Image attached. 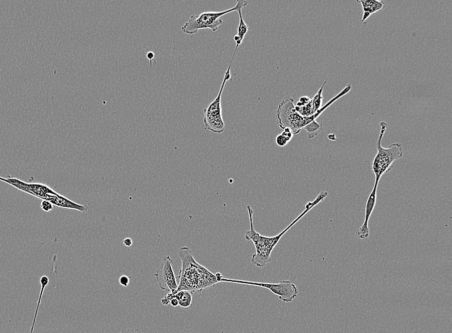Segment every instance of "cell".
I'll use <instances>...</instances> for the list:
<instances>
[{
	"label": "cell",
	"mask_w": 452,
	"mask_h": 333,
	"mask_svg": "<svg viewBox=\"0 0 452 333\" xmlns=\"http://www.w3.org/2000/svg\"><path fill=\"white\" fill-rule=\"evenodd\" d=\"M377 187L378 185L374 184L373 190L370 193L368 199H367L366 205H365V221L364 224L356 232L359 239H367L369 236V220L373 212L374 207H375L376 196H377Z\"/></svg>",
	"instance_id": "10"
},
{
	"label": "cell",
	"mask_w": 452,
	"mask_h": 333,
	"mask_svg": "<svg viewBox=\"0 0 452 333\" xmlns=\"http://www.w3.org/2000/svg\"><path fill=\"white\" fill-rule=\"evenodd\" d=\"M281 134H282L283 136H285L289 142L291 141V140L294 136L293 133H292V131L290 130V129L289 128H285L284 130H283V132L281 133Z\"/></svg>",
	"instance_id": "19"
},
{
	"label": "cell",
	"mask_w": 452,
	"mask_h": 333,
	"mask_svg": "<svg viewBox=\"0 0 452 333\" xmlns=\"http://www.w3.org/2000/svg\"><path fill=\"white\" fill-rule=\"evenodd\" d=\"M129 281L130 279L127 276H121L119 279V283L124 287H127L128 284H129Z\"/></svg>",
	"instance_id": "21"
},
{
	"label": "cell",
	"mask_w": 452,
	"mask_h": 333,
	"mask_svg": "<svg viewBox=\"0 0 452 333\" xmlns=\"http://www.w3.org/2000/svg\"><path fill=\"white\" fill-rule=\"evenodd\" d=\"M290 142L282 134L278 135L276 138V143L280 147H285Z\"/></svg>",
	"instance_id": "17"
},
{
	"label": "cell",
	"mask_w": 452,
	"mask_h": 333,
	"mask_svg": "<svg viewBox=\"0 0 452 333\" xmlns=\"http://www.w3.org/2000/svg\"><path fill=\"white\" fill-rule=\"evenodd\" d=\"M46 201H49L53 205L58 206L60 208H65L79 211L82 213H86L89 210L87 206L79 205L74 201L66 198L61 194L50 195L49 196L44 199Z\"/></svg>",
	"instance_id": "11"
},
{
	"label": "cell",
	"mask_w": 452,
	"mask_h": 333,
	"mask_svg": "<svg viewBox=\"0 0 452 333\" xmlns=\"http://www.w3.org/2000/svg\"><path fill=\"white\" fill-rule=\"evenodd\" d=\"M237 1L238 2L239 6L236 12H238L239 17H240V23H239L238 25V33H237V35H234L233 38L234 41H235L236 44L234 53H236L237 49H238L239 46L241 45V44L242 43L245 35L247 34L248 31H249V27H248L247 24L245 23L244 20L243 19L242 15H241V10L247 5L248 2L244 1V0H238Z\"/></svg>",
	"instance_id": "13"
},
{
	"label": "cell",
	"mask_w": 452,
	"mask_h": 333,
	"mask_svg": "<svg viewBox=\"0 0 452 333\" xmlns=\"http://www.w3.org/2000/svg\"><path fill=\"white\" fill-rule=\"evenodd\" d=\"M176 298L179 302V306L183 309H188L192 305V293L190 291L181 290L176 293L170 292L167 296L161 299L163 305H168L170 304V300Z\"/></svg>",
	"instance_id": "12"
},
{
	"label": "cell",
	"mask_w": 452,
	"mask_h": 333,
	"mask_svg": "<svg viewBox=\"0 0 452 333\" xmlns=\"http://www.w3.org/2000/svg\"><path fill=\"white\" fill-rule=\"evenodd\" d=\"M172 259L169 256L164 257L162 263L154 276L161 290L175 292L178 288L176 277L172 268Z\"/></svg>",
	"instance_id": "9"
},
{
	"label": "cell",
	"mask_w": 452,
	"mask_h": 333,
	"mask_svg": "<svg viewBox=\"0 0 452 333\" xmlns=\"http://www.w3.org/2000/svg\"><path fill=\"white\" fill-rule=\"evenodd\" d=\"M328 195H329V193L327 192H324V191L321 192L314 201L309 202L306 205L305 210L302 214L299 215L297 219L294 220L282 232L277 235V236L273 237L262 236L260 233L256 232L254 228L253 219H252L253 210L252 209L250 205H247V209L248 214H249L250 227L251 228H250L249 230L245 232V238L247 241H252L254 244V247H255L256 252L252 255V263H254L258 267L260 268L263 267L267 263H269L271 261V257L270 256H271L272 250L276 247L279 241H280L283 235L286 232H287L290 228L293 227V226L295 225L310 210L318 205L321 202H322Z\"/></svg>",
	"instance_id": "1"
},
{
	"label": "cell",
	"mask_w": 452,
	"mask_h": 333,
	"mask_svg": "<svg viewBox=\"0 0 452 333\" xmlns=\"http://www.w3.org/2000/svg\"><path fill=\"white\" fill-rule=\"evenodd\" d=\"M327 80L328 79L326 80L324 83H323V85L321 86L320 89L318 90V92H317V94L314 95L313 98L311 99L312 105H313L314 107L315 114H316V113L321 109V107H322L323 100V88H324L325 84L327 83Z\"/></svg>",
	"instance_id": "16"
},
{
	"label": "cell",
	"mask_w": 452,
	"mask_h": 333,
	"mask_svg": "<svg viewBox=\"0 0 452 333\" xmlns=\"http://www.w3.org/2000/svg\"><path fill=\"white\" fill-rule=\"evenodd\" d=\"M179 256L182 261V268L179 272L180 283L175 292L181 290L192 293L201 292L206 288L218 283L216 274H212L205 266L197 263L189 248L183 247L179 250Z\"/></svg>",
	"instance_id": "2"
},
{
	"label": "cell",
	"mask_w": 452,
	"mask_h": 333,
	"mask_svg": "<svg viewBox=\"0 0 452 333\" xmlns=\"http://www.w3.org/2000/svg\"><path fill=\"white\" fill-rule=\"evenodd\" d=\"M147 57L148 59L150 60V61H152V59L154 58V53L152 52H149L147 53Z\"/></svg>",
	"instance_id": "26"
},
{
	"label": "cell",
	"mask_w": 452,
	"mask_h": 333,
	"mask_svg": "<svg viewBox=\"0 0 452 333\" xmlns=\"http://www.w3.org/2000/svg\"><path fill=\"white\" fill-rule=\"evenodd\" d=\"M231 62L224 77L223 83L221 86L218 95L209 106L204 110V123L205 130L210 132L221 134L225 130V124L222 115V94L226 83V82L231 79Z\"/></svg>",
	"instance_id": "6"
},
{
	"label": "cell",
	"mask_w": 452,
	"mask_h": 333,
	"mask_svg": "<svg viewBox=\"0 0 452 333\" xmlns=\"http://www.w3.org/2000/svg\"><path fill=\"white\" fill-rule=\"evenodd\" d=\"M170 304L173 306V307H177V306H179V302L176 298H172L171 300H170Z\"/></svg>",
	"instance_id": "24"
},
{
	"label": "cell",
	"mask_w": 452,
	"mask_h": 333,
	"mask_svg": "<svg viewBox=\"0 0 452 333\" xmlns=\"http://www.w3.org/2000/svg\"><path fill=\"white\" fill-rule=\"evenodd\" d=\"M141 333L140 332V331L138 330V329H135V330H133V329L127 328V329H126V330L121 331V332L120 333Z\"/></svg>",
	"instance_id": "22"
},
{
	"label": "cell",
	"mask_w": 452,
	"mask_h": 333,
	"mask_svg": "<svg viewBox=\"0 0 452 333\" xmlns=\"http://www.w3.org/2000/svg\"><path fill=\"white\" fill-rule=\"evenodd\" d=\"M322 124L318 123L316 120L312 121L311 123L305 126L303 130H305L307 132L308 137L309 139H314V137L318 136L319 133L322 130Z\"/></svg>",
	"instance_id": "15"
},
{
	"label": "cell",
	"mask_w": 452,
	"mask_h": 333,
	"mask_svg": "<svg viewBox=\"0 0 452 333\" xmlns=\"http://www.w3.org/2000/svg\"><path fill=\"white\" fill-rule=\"evenodd\" d=\"M123 244L126 247L130 248L132 245V240L130 238H126L123 241Z\"/></svg>",
	"instance_id": "23"
},
{
	"label": "cell",
	"mask_w": 452,
	"mask_h": 333,
	"mask_svg": "<svg viewBox=\"0 0 452 333\" xmlns=\"http://www.w3.org/2000/svg\"><path fill=\"white\" fill-rule=\"evenodd\" d=\"M310 99H310V97L308 96L301 97L300 100H299V101L298 102V103H297L296 105L295 106H301L307 105V103H309Z\"/></svg>",
	"instance_id": "20"
},
{
	"label": "cell",
	"mask_w": 452,
	"mask_h": 333,
	"mask_svg": "<svg viewBox=\"0 0 452 333\" xmlns=\"http://www.w3.org/2000/svg\"><path fill=\"white\" fill-rule=\"evenodd\" d=\"M276 115L279 127L282 130L290 128L294 135L298 134L305 126L318 118L316 115L301 116L296 110L294 99L290 97H285L280 102Z\"/></svg>",
	"instance_id": "4"
},
{
	"label": "cell",
	"mask_w": 452,
	"mask_h": 333,
	"mask_svg": "<svg viewBox=\"0 0 452 333\" xmlns=\"http://www.w3.org/2000/svg\"><path fill=\"white\" fill-rule=\"evenodd\" d=\"M238 2L236 1V5L230 9L222 11V12H205L199 15H192L187 22H186L181 28L183 33L188 35L196 34L200 30L204 29H210L213 32H216L218 30L219 26L223 24V20L221 17L234 11H237L238 8Z\"/></svg>",
	"instance_id": "5"
},
{
	"label": "cell",
	"mask_w": 452,
	"mask_h": 333,
	"mask_svg": "<svg viewBox=\"0 0 452 333\" xmlns=\"http://www.w3.org/2000/svg\"><path fill=\"white\" fill-rule=\"evenodd\" d=\"M221 333H224V332H223H223H221Z\"/></svg>",
	"instance_id": "27"
},
{
	"label": "cell",
	"mask_w": 452,
	"mask_h": 333,
	"mask_svg": "<svg viewBox=\"0 0 452 333\" xmlns=\"http://www.w3.org/2000/svg\"><path fill=\"white\" fill-rule=\"evenodd\" d=\"M357 3L362 4L363 8V16L361 24L370 17V15L378 11H381L384 8V2L378 1V0H360Z\"/></svg>",
	"instance_id": "14"
},
{
	"label": "cell",
	"mask_w": 452,
	"mask_h": 333,
	"mask_svg": "<svg viewBox=\"0 0 452 333\" xmlns=\"http://www.w3.org/2000/svg\"><path fill=\"white\" fill-rule=\"evenodd\" d=\"M217 281L226 282V283H232L240 284V285H251L258 286V287L267 288L270 292L278 297L279 299L284 303H290L296 298L299 294L298 288L290 281H282L279 283H263L258 282L246 281L237 280V279H226L221 273L216 274Z\"/></svg>",
	"instance_id": "7"
},
{
	"label": "cell",
	"mask_w": 452,
	"mask_h": 333,
	"mask_svg": "<svg viewBox=\"0 0 452 333\" xmlns=\"http://www.w3.org/2000/svg\"><path fill=\"white\" fill-rule=\"evenodd\" d=\"M380 132L377 143L378 153L374 157L372 164V170L375 176L376 185H378L379 181L385 173L388 172L392 168L394 162L398 161L403 157L402 146L399 143H394L389 148L382 147V140L387 128V123L384 121L380 123Z\"/></svg>",
	"instance_id": "3"
},
{
	"label": "cell",
	"mask_w": 452,
	"mask_h": 333,
	"mask_svg": "<svg viewBox=\"0 0 452 333\" xmlns=\"http://www.w3.org/2000/svg\"><path fill=\"white\" fill-rule=\"evenodd\" d=\"M0 181L5 182L11 186H14L19 190L37 197L40 199L44 200L50 195H57L58 193L55 191L49 186L44 185L41 183H25L19 179L15 178V177L8 176L7 178H4L3 177H0Z\"/></svg>",
	"instance_id": "8"
},
{
	"label": "cell",
	"mask_w": 452,
	"mask_h": 333,
	"mask_svg": "<svg viewBox=\"0 0 452 333\" xmlns=\"http://www.w3.org/2000/svg\"><path fill=\"white\" fill-rule=\"evenodd\" d=\"M328 138H329L330 141H338V139L336 138V134H334V133H331V134L328 135Z\"/></svg>",
	"instance_id": "25"
},
{
	"label": "cell",
	"mask_w": 452,
	"mask_h": 333,
	"mask_svg": "<svg viewBox=\"0 0 452 333\" xmlns=\"http://www.w3.org/2000/svg\"><path fill=\"white\" fill-rule=\"evenodd\" d=\"M41 208L44 212H49L54 209V205L50 203L49 201H46V200H43L41 202Z\"/></svg>",
	"instance_id": "18"
}]
</instances>
